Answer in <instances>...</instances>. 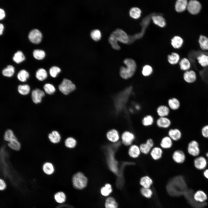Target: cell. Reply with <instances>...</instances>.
Segmentation results:
<instances>
[{"instance_id": "52", "label": "cell", "mask_w": 208, "mask_h": 208, "mask_svg": "<svg viewBox=\"0 0 208 208\" xmlns=\"http://www.w3.org/2000/svg\"><path fill=\"white\" fill-rule=\"evenodd\" d=\"M60 71V69L57 66H52L49 70L50 74L53 77H56Z\"/></svg>"}, {"instance_id": "45", "label": "cell", "mask_w": 208, "mask_h": 208, "mask_svg": "<svg viewBox=\"0 0 208 208\" xmlns=\"http://www.w3.org/2000/svg\"><path fill=\"white\" fill-rule=\"evenodd\" d=\"M76 140L71 137L67 138L64 141V145L68 148H73L76 146Z\"/></svg>"}, {"instance_id": "29", "label": "cell", "mask_w": 208, "mask_h": 208, "mask_svg": "<svg viewBox=\"0 0 208 208\" xmlns=\"http://www.w3.org/2000/svg\"><path fill=\"white\" fill-rule=\"evenodd\" d=\"M180 69L184 72L190 70L191 64L190 60L184 57L179 62Z\"/></svg>"}, {"instance_id": "7", "label": "cell", "mask_w": 208, "mask_h": 208, "mask_svg": "<svg viewBox=\"0 0 208 208\" xmlns=\"http://www.w3.org/2000/svg\"><path fill=\"white\" fill-rule=\"evenodd\" d=\"M187 151L188 153L192 156L196 157L198 156L200 152L198 142L194 140L191 141L188 144Z\"/></svg>"}, {"instance_id": "18", "label": "cell", "mask_w": 208, "mask_h": 208, "mask_svg": "<svg viewBox=\"0 0 208 208\" xmlns=\"http://www.w3.org/2000/svg\"><path fill=\"white\" fill-rule=\"evenodd\" d=\"M44 96V92L39 89H36L31 92V98L33 101L36 104L40 103L42 98Z\"/></svg>"}, {"instance_id": "15", "label": "cell", "mask_w": 208, "mask_h": 208, "mask_svg": "<svg viewBox=\"0 0 208 208\" xmlns=\"http://www.w3.org/2000/svg\"><path fill=\"white\" fill-rule=\"evenodd\" d=\"M28 37L29 40L33 43H38L41 40L42 34L38 29H34L30 31Z\"/></svg>"}, {"instance_id": "32", "label": "cell", "mask_w": 208, "mask_h": 208, "mask_svg": "<svg viewBox=\"0 0 208 208\" xmlns=\"http://www.w3.org/2000/svg\"><path fill=\"white\" fill-rule=\"evenodd\" d=\"M140 184L143 187L149 188L152 184V179L148 176H144L141 178Z\"/></svg>"}, {"instance_id": "13", "label": "cell", "mask_w": 208, "mask_h": 208, "mask_svg": "<svg viewBox=\"0 0 208 208\" xmlns=\"http://www.w3.org/2000/svg\"><path fill=\"white\" fill-rule=\"evenodd\" d=\"M156 124L160 128L167 129L170 126L171 121L168 117H159L156 120Z\"/></svg>"}, {"instance_id": "44", "label": "cell", "mask_w": 208, "mask_h": 208, "mask_svg": "<svg viewBox=\"0 0 208 208\" xmlns=\"http://www.w3.org/2000/svg\"><path fill=\"white\" fill-rule=\"evenodd\" d=\"M18 90L21 94L26 95L29 93L30 88L27 84L20 85L18 87Z\"/></svg>"}, {"instance_id": "57", "label": "cell", "mask_w": 208, "mask_h": 208, "mask_svg": "<svg viewBox=\"0 0 208 208\" xmlns=\"http://www.w3.org/2000/svg\"><path fill=\"white\" fill-rule=\"evenodd\" d=\"M203 173L204 177L208 180V169H205Z\"/></svg>"}, {"instance_id": "19", "label": "cell", "mask_w": 208, "mask_h": 208, "mask_svg": "<svg viewBox=\"0 0 208 208\" xmlns=\"http://www.w3.org/2000/svg\"><path fill=\"white\" fill-rule=\"evenodd\" d=\"M173 141L168 135L164 136L161 139L159 146L163 149H168L172 146Z\"/></svg>"}, {"instance_id": "47", "label": "cell", "mask_w": 208, "mask_h": 208, "mask_svg": "<svg viewBox=\"0 0 208 208\" xmlns=\"http://www.w3.org/2000/svg\"><path fill=\"white\" fill-rule=\"evenodd\" d=\"M112 191L111 186L109 184H106L105 186L102 187L101 190V194L104 196H108L111 193Z\"/></svg>"}, {"instance_id": "9", "label": "cell", "mask_w": 208, "mask_h": 208, "mask_svg": "<svg viewBox=\"0 0 208 208\" xmlns=\"http://www.w3.org/2000/svg\"><path fill=\"white\" fill-rule=\"evenodd\" d=\"M208 161L203 156L196 157L194 161V164L195 168L199 170H205L207 167Z\"/></svg>"}, {"instance_id": "6", "label": "cell", "mask_w": 208, "mask_h": 208, "mask_svg": "<svg viewBox=\"0 0 208 208\" xmlns=\"http://www.w3.org/2000/svg\"><path fill=\"white\" fill-rule=\"evenodd\" d=\"M121 138L122 143L125 146L129 147L133 144L135 139V136L132 131L126 130L122 133Z\"/></svg>"}, {"instance_id": "11", "label": "cell", "mask_w": 208, "mask_h": 208, "mask_svg": "<svg viewBox=\"0 0 208 208\" xmlns=\"http://www.w3.org/2000/svg\"><path fill=\"white\" fill-rule=\"evenodd\" d=\"M172 158L173 161L178 164L184 163L186 159V156L184 152L180 150H177L174 151Z\"/></svg>"}, {"instance_id": "39", "label": "cell", "mask_w": 208, "mask_h": 208, "mask_svg": "<svg viewBox=\"0 0 208 208\" xmlns=\"http://www.w3.org/2000/svg\"><path fill=\"white\" fill-rule=\"evenodd\" d=\"M129 12L131 17L134 19H138L141 16V11L138 8L133 7L130 9Z\"/></svg>"}, {"instance_id": "53", "label": "cell", "mask_w": 208, "mask_h": 208, "mask_svg": "<svg viewBox=\"0 0 208 208\" xmlns=\"http://www.w3.org/2000/svg\"><path fill=\"white\" fill-rule=\"evenodd\" d=\"M109 41L113 49L117 50L120 49V47L118 44L117 41L110 36L109 38Z\"/></svg>"}, {"instance_id": "56", "label": "cell", "mask_w": 208, "mask_h": 208, "mask_svg": "<svg viewBox=\"0 0 208 208\" xmlns=\"http://www.w3.org/2000/svg\"><path fill=\"white\" fill-rule=\"evenodd\" d=\"M5 16V13L4 10L1 9H0V19L1 20L3 19Z\"/></svg>"}, {"instance_id": "3", "label": "cell", "mask_w": 208, "mask_h": 208, "mask_svg": "<svg viewBox=\"0 0 208 208\" xmlns=\"http://www.w3.org/2000/svg\"><path fill=\"white\" fill-rule=\"evenodd\" d=\"M72 181L73 185L75 188L82 189L87 185L88 180L82 173L79 172L74 175Z\"/></svg>"}, {"instance_id": "12", "label": "cell", "mask_w": 208, "mask_h": 208, "mask_svg": "<svg viewBox=\"0 0 208 208\" xmlns=\"http://www.w3.org/2000/svg\"><path fill=\"white\" fill-rule=\"evenodd\" d=\"M183 78L186 82L188 83H193L197 79V74L195 71L190 69L184 72Z\"/></svg>"}, {"instance_id": "25", "label": "cell", "mask_w": 208, "mask_h": 208, "mask_svg": "<svg viewBox=\"0 0 208 208\" xmlns=\"http://www.w3.org/2000/svg\"><path fill=\"white\" fill-rule=\"evenodd\" d=\"M186 0H178L175 3V8L177 12H181L185 11L187 9L188 4Z\"/></svg>"}, {"instance_id": "48", "label": "cell", "mask_w": 208, "mask_h": 208, "mask_svg": "<svg viewBox=\"0 0 208 208\" xmlns=\"http://www.w3.org/2000/svg\"><path fill=\"white\" fill-rule=\"evenodd\" d=\"M34 57L36 59L41 60L44 58L45 54L43 50L40 49L34 50L33 52Z\"/></svg>"}, {"instance_id": "8", "label": "cell", "mask_w": 208, "mask_h": 208, "mask_svg": "<svg viewBox=\"0 0 208 208\" xmlns=\"http://www.w3.org/2000/svg\"><path fill=\"white\" fill-rule=\"evenodd\" d=\"M201 5L198 1L192 0L188 3L187 9L191 14L193 15L198 14L200 11Z\"/></svg>"}, {"instance_id": "24", "label": "cell", "mask_w": 208, "mask_h": 208, "mask_svg": "<svg viewBox=\"0 0 208 208\" xmlns=\"http://www.w3.org/2000/svg\"><path fill=\"white\" fill-rule=\"evenodd\" d=\"M43 172L47 175H51L53 174L55 171V168L53 164L49 162L44 163L42 166Z\"/></svg>"}, {"instance_id": "26", "label": "cell", "mask_w": 208, "mask_h": 208, "mask_svg": "<svg viewBox=\"0 0 208 208\" xmlns=\"http://www.w3.org/2000/svg\"><path fill=\"white\" fill-rule=\"evenodd\" d=\"M154 69L151 65L146 64L144 65L142 67L141 70L142 75L145 77H148L152 76L153 74Z\"/></svg>"}, {"instance_id": "17", "label": "cell", "mask_w": 208, "mask_h": 208, "mask_svg": "<svg viewBox=\"0 0 208 208\" xmlns=\"http://www.w3.org/2000/svg\"><path fill=\"white\" fill-rule=\"evenodd\" d=\"M156 112L159 117H167L170 114V109L168 105L161 104L157 107Z\"/></svg>"}, {"instance_id": "2", "label": "cell", "mask_w": 208, "mask_h": 208, "mask_svg": "<svg viewBox=\"0 0 208 208\" xmlns=\"http://www.w3.org/2000/svg\"><path fill=\"white\" fill-rule=\"evenodd\" d=\"M123 63L126 66L120 67L119 74L122 79L128 80L133 78L135 75L137 70V65L135 61L130 58L125 59Z\"/></svg>"}, {"instance_id": "22", "label": "cell", "mask_w": 208, "mask_h": 208, "mask_svg": "<svg viewBox=\"0 0 208 208\" xmlns=\"http://www.w3.org/2000/svg\"><path fill=\"white\" fill-rule=\"evenodd\" d=\"M168 106L170 109L175 111L178 110L180 108L181 103L179 100L174 97L169 99L167 102Z\"/></svg>"}, {"instance_id": "31", "label": "cell", "mask_w": 208, "mask_h": 208, "mask_svg": "<svg viewBox=\"0 0 208 208\" xmlns=\"http://www.w3.org/2000/svg\"><path fill=\"white\" fill-rule=\"evenodd\" d=\"M167 60L170 64L174 65L179 63L180 61V57L177 53L173 52L168 55Z\"/></svg>"}, {"instance_id": "35", "label": "cell", "mask_w": 208, "mask_h": 208, "mask_svg": "<svg viewBox=\"0 0 208 208\" xmlns=\"http://www.w3.org/2000/svg\"><path fill=\"white\" fill-rule=\"evenodd\" d=\"M197 59L199 64L202 67H206L208 66V55L201 54L199 55Z\"/></svg>"}, {"instance_id": "36", "label": "cell", "mask_w": 208, "mask_h": 208, "mask_svg": "<svg viewBox=\"0 0 208 208\" xmlns=\"http://www.w3.org/2000/svg\"><path fill=\"white\" fill-rule=\"evenodd\" d=\"M139 146L141 153L145 155L149 154L151 150L153 148L146 142L141 143Z\"/></svg>"}, {"instance_id": "20", "label": "cell", "mask_w": 208, "mask_h": 208, "mask_svg": "<svg viewBox=\"0 0 208 208\" xmlns=\"http://www.w3.org/2000/svg\"><path fill=\"white\" fill-rule=\"evenodd\" d=\"M48 137L50 142L53 144L59 143L61 140L60 134L56 130H53L49 133Z\"/></svg>"}, {"instance_id": "33", "label": "cell", "mask_w": 208, "mask_h": 208, "mask_svg": "<svg viewBox=\"0 0 208 208\" xmlns=\"http://www.w3.org/2000/svg\"><path fill=\"white\" fill-rule=\"evenodd\" d=\"M153 22L155 24L161 27H164L166 25L164 18L160 15H155L152 17Z\"/></svg>"}, {"instance_id": "16", "label": "cell", "mask_w": 208, "mask_h": 208, "mask_svg": "<svg viewBox=\"0 0 208 208\" xmlns=\"http://www.w3.org/2000/svg\"><path fill=\"white\" fill-rule=\"evenodd\" d=\"M150 154L151 158L155 161L161 159L163 154V149L160 146H154L151 150Z\"/></svg>"}, {"instance_id": "43", "label": "cell", "mask_w": 208, "mask_h": 208, "mask_svg": "<svg viewBox=\"0 0 208 208\" xmlns=\"http://www.w3.org/2000/svg\"><path fill=\"white\" fill-rule=\"evenodd\" d=\"M25 59V57L22 51H17L14 55L13 60L17 63H19L24 61Z\"/></svg>"}, {"instance_id": "10", "label": "cell", "mask_w": 208, "mask_h": 208, "mask_svg": "<svg viewBox=\"0 0 208 208\" xmlns=\"http://www.w3.org/2000/svg\"><path fill=\"white\" fill-rule=\"evenodd\" d=\"M141 153L139 145L133 144L129 147L128 154L131 158L137 159L140 156Z\"/></svg>"}, {"instance_id": "4", "label": "cell", "mask_w": 208, "mask_h": 208, "mask_svg": "<svg viewBox=\"0 0 208 208\" xmlns=\"http://www.w3.org/2000/svg\"><path fill=\"white\" fill-rule=\"evenodd\" d=\"M59 89L63 94L67 95L76 88L75 85L70 80L64 79L59 86Z\"/></svg>"}, {"instance_id": "46", "label": "cell", "mask_w": 208, "mask_h": 208, "mask_svg": "<svg viewBox=\"0 0 208 208\" xmlns=\"http://www.w3.org/2000/svg\"><path fill=\"white\" fill-rule=\"evenodd\" d=\"M54 198L58 203H62L65 201L66 197L65 194L63 192H59L55 195Z\"/></svg>"}, {"instance_id": "51", "label": "cell", "mask_w": 208, "mask_h": 208, "mask_svg": "<svg viewBox=\"0 0 208 208\" xmlns=\"http://www.w3.org/2000/svg\"><path fill=\"white\" fill-rule=\"evenodd\" d=\"M90 36L94 40L97 41L100 39L101 37V33L100 31L96 29L92 31L90 33Z\"/></svg>"}, {"instance_id": "40", "label": "cell", "mask_w": 208, "mask_h": 208, "mask_svg": "<svg viewBox=\"0 0 208 208\" xmlns=\"http://www.w3.org/2000/svg\"><path fill=\"white\" fill-rule=\"evenodd\" d=\"M14 72V68L12 65H9L4 68L2 71L3 75L5 76L10 77L12 76Z\"/></svg>"}, {"instance_id": "38", "label": "cell", "mask_w": 208, "mask_h": 208, "mask_svg": "<svg viewBox=\"0 0 208 208\" xmlns=\"http://www.w3.org/2000/svg\"><path fill=\"white\" fill-rule=\"evenodd\" d=\"M47 74L46 71L44 68L39 69L36 72V76L39 81H42L47 77Z\"/></svg>"}, {"instance_id": "23", "label": "cell", "mask_w": 208, "mask_h": 208, "mask_svg": "<svg viewBox=\"0 0 208 208\" xmlns=\"http://www.w3.org/2000/svg\"><path fill=\"white\" fill-rule=\"evenodd\" d=\"M107 137L109 141L114 143L118 141L120 138V136L118 131L115 129H112L109 131L107 133Z\"/></svg>"}, {"instance_id": "1", "label": "cell", "mask_w": 208, "mask_h": 208, "mask_svg": "<svg viewBox=\"0 0 208 208\" xmlns=\"http://www.w3.org/2000/svg\"><path fill=\"white\" fill-rule=\"evenodd\" d=\"M186 185L183 177L181 176H175L170 180L166 187L167 191L170 196L177 197L184 194L188 190L187 186H183Z\"/></svg>"}, {"instance_id": "28", "label": "cell", "mask_w": 208, "mask_h": 208, "mask_svg": "<svg viewBox=\"0 0 208 208\" xmlns=\"http://www.w3.org/2000/svg\"><path fill=\"white\" fill-rule=\"evenodd\" d=\"M6 143L8 146L13 151H18L21 148V144L17 138L13 139L9 142H6Z\"/></svg>"}, {"instance_id": "37", "label": "cell", "mask_w": 208, "mask_h": 208, "mask_svg": "<svg viewBox=\"0 0 208 208\" xmlns=\"http://www.w3.org/2000/svg\"><path fill=\"white\" fill-rule=\"evenodd\" d=\"M198 42L201 48L203 50H208V38L201 35L199 37Z\"/></svg>"}, {"instance_id": "34", "label": "cell", "mask_w": 208, "mask_h": 208, "mask_svg": "<svg viewBox=\"0 0 208 208\" xmlns=\"http://www.w3.org/2000/svg\"><path fill=\"white\" fill-rule=\"evenodd\" d=\"M183 42V39L178 36H174L171 40L172 45L175 49H179L180 48L182 45Z\"/></svg>"}, {"instance_id": "58", "label": "cell", "mask_w": 208, "mask_h": 208, "mask_svg": "<svg viewBox=\"0 0 208 208\" xmlns=\"http://www.w3.org/2000/svg\"><path fill=\"white\" fill-rule=\"evenodd\" d=\"M4 29V26L3 24L0 23V34L1 35L2 34V32Z\"/></svg>"}, {"instance_id": "55", "label": "cell", "mask_w": 208, "mask_h": 208, "mask_svg": "<svg viewBox=\"0 0 208 208\" xmlns=\"http://www.w3.org/2000/svg\"><path fill=\"white\" fill-rule=\"evenodd\" d=\"M6 184L3 180L1 179L0 180V190H3L6 187Z\"/></svg>"}, {"instance_id": "59", "label": "cell", "mask_w": 208, "mask_h": 208, "mask_svg": "<svg viewBox=\"0 0 208 208\" xmlns=\"http://www.w3.org/2000/svg\"><path fill=\"white\" fill-rule=\"evenodd\" d=\"M206 156L208 158V152H207L206 154Z\"/></svg>"}, {"instance_id": "5", "label": "cell", "mask_w": 208, "mask_h": 208, "mask_svg": "<svg viewBox=\"0 0 208 208\" xmlns=\"http://www.w3.org/2000/svg\"><path fill=\"white\" fill-rule=\"evenodd\" d=\"M110 36L117 41H119L124 43H127L129 38L127 34L123 30L117 29L112 32Z\"/></svg>"}, {"instance_id": "14", "label": "cell", "mask_w": 208, "mask_h": 208, "mask_svg": "<svg viewBox=\"0 0 208 208\" xmlns=\"http://www.w3.org/2000/svg\"><path fill=\"white\" fill-rule=\"evenodd\" d=\"M194 199L196 202L203 203H205L208 199V196L204 191L199 190L196 191L194 194Z\"/></svg>"}, {"instance_id": "27", "label": "cell", "mask_w": 208, "mask_h": 208, "mask_svg": "<svg viewBox=\"0 0 208 208\" xmlns=\"http://www.w3.org/2000/svg\"><path fill=\"white\" fill-rule=\"evenodd\" d=\"M154 122V118L150 114H148L144 116L141 120L142 125L146 127L151 126L153 125Z\"/></svg>"}, {"instance_id": "54", "label": "cell", "mask_w": 208, "mask_h": 208, "mask_svg": "<svg viewBox=\"0 0 208 208\" xmlns=\"http://www.w3.org/2000/svg\"><path fill=\"white\" fill-rule=\"evenodd\" d=\"M202 136L205 138H208V125L204 126L201 130Z\"/></svg>"}, {"instance_id": "30", "label": "cell", "mask_w": 208, "mask_h": 208, "mask_svg": "<svg viewBox=\"0 0 208 208\" xmlns=\"http://www.w3.org/2000/svg\"><path fill=\"white\" fill-rule=\"evenodd\" d=\"M16 138L14 131L10 129H8L5 131L3 138L0 140L3 139L5 141L8 142Z\"/></svg>"}, {"instance_id": "21", "label": "cell", "mask_w": 208, "mask_h": 208, "mask_svg": "<svg viewBox=\"0 0 208 208\" xmlns=\"http://www.w3.org/2000/svg\"><path fill=\"white\" fill-rule=\"evenodd\" d=\"M173 141H178L182 137V133L178 129L172 128L170 129L168 132V135Z\"/></svg>"}, {"instance_id": "50", "label": "cell", "mask_w": 208, "mask_h": 208, "mask_svg": "<svg viewBox=\"0 0 208 208\" xmlns=\"http://www.w3.org/2000/svg\"><path fill=\"white\" fill-rule=\"evenodd\" d=\"M140 192L143 196L147 198H151L153 194L152 190L149 188L143 187L141 188Z\"/></svg>"}, {"instance_id": "41", "label": "cell", "mask_w": 208, "mask_h": 208, "mask_svg": "<svg viewBox=\"0 0 208 208\" xmlns=\"http://www.w3.org/2000/svg\"><path fill=\"white\" fill-rule=\"evenodd\" d=\"M105 206V208H117L118 205L114 198L109 197L106 200Z\"/></svg>"}, {"instance_id": "42", "label": "cell", "mask_w": 208, "mask_h": 208, "mask_svg": "<svg viewBox=\"0 0 208 208\" xmlns=\"http://www.w3.org/2000/svg\"><path fill=\"white\" fill-rule=\"evenodd\" d=\"M29 76V75L28 73L24 69L20 70L17 75V77L18 79L22 82L26 81Z\"/></svg>"}, {"instance_id": "49", "label": "cell", "mask_w": 208, "mask_h": 208, "mask_svg": "<svg viewBox=\"0 0 208 208\" xmlns=\"http://www.w3.org/2000/svg\"><path fill=\"white\" fill-rule=\"evenodd\" d=\"M44 89L45 92L48 94H53L55 91V89L54 86L51 84L47 83L44 86Z\"/></svg>"}]
</instances>
